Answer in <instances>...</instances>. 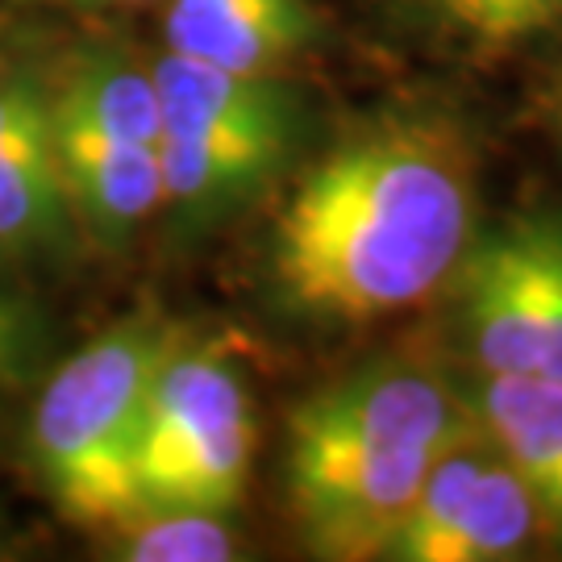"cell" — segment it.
<instances>
[{
	"mask_svg": "<svg viewBox=\"0 0 562 562\" xmlns=\"http://www.w3.org/2000/svg\"><path fill=\"white\" fill-rule=\"evenodd\" d=\"M471 241L475 150L462 125L442 109H380L288 183L267 280L308 325H375L446 288Z\"/></svg>",
	"mask_w": 562,
	"mask_h": 562,
	"instance_id": "6da1fadb",
	"label": "cell"
},
{
	"mask_svg": "<svg viewBox=\"0 0 562 562\" xmlns=\"http://www.w3.org/2000/svg\"><path fill=\"white\" fill-rule=\"evenodd\" d=\"M471 429L459 387L408 359H371L304 396L283 438V496L308 554L383 559L434 462Z\"/></svg>",
	"mask_w": 562,
	"mask_h": 562,
	"instance_id": "7a4b0ae2",
	"label": "cell"
},
{
	"mask_svg": "<svg viewBox=\"0 0 562 562\" xmlns=\"http://www.w3.org/2000/svg\"><path fill=\"white\" fill-rule=\"evenodd\" d=\"M183 325L142 308L101 329L46 380L25 450L63 521L109 533L142 508L138 438L146 401Z\"/></svg>",
	"mask_w": 562,
	"mask_h": 562,
	"instance_id": "3957f363",
	"label": "cell"
},
{
	"mask_svg": "<svg viewBox=\"0 0 562 562\" xmlns=\"http://www.w3.org/2000/svg\"><path fill=\"white\" fill-rule=\"evenodd\" d=\"M162 117V213L209 229L292 162L304 104L283 76H234L171 50L150 55Z\"/></svg>",
	"mask_w": 562,
	"mask_h": 562,
	"instance_id": "277c9868",
	"label": "cell"
},
{
	"mask_svg": "<svg viewBox=\"0 0 562 562\" xmlns=\"http://www.w3.org/2000/svg\"><path fill=\"white\" fill-rule=\"evenodd\" d=\"M63 180L83 246L125 250L162 217V117L150 55L92 38L50 63Z\"/></svg>",
	"mask_w": 562,
	"mask_h": 562,
	"instance_id": "5b68a950",
	"label": "cell"
},
{
	"mask_svg": "<svg viewBox=\"0 0 562 562\" xmlns=\"http://www.w3.org/2000/svg\"><path fill=\"white\" fill-rule=\"evenodd\" d=\"M259 446L255 401L234 359L183 334L155 375L138 438L142 508L229 517L246 496Z\"/></svg>",
	"mask_w": 562,
	"mask_h": 562,
	"instance_id": "8992f818",
	"label": "cell"
},
{
	"mask_svg": "<svg viewBox=\"0 0 562 562\" xmlns=\"http://www.w3.org/2000/svg\"><path fill=\"white\" fill-rule=\"evenodd\" d=\"M450 283L480 375L562 383V222L513 217L475 234Z\"/></svg>",
	"mask_w": 562,
	"mask_h": 562,
	"instance_id": "52a82bcc",
	"label": "cell"
},
{
	"mask_svg": "<svg viewBox=\"0 0 562 562\" xmlns=\"http://www.w3.org/2000/svg\"><path fill=\"white\" fill-rule=\"evenodd\" d=\"M542 529L533 492L475 425L434 462L383 559L501 562L517 559Z\"/></svg>",
	"mask_w": 562,
	"mask_h": 562,
	"instance_id": "ba28073f",
	"label": "cell"
},
{
	"mask_svg": "<svg viewBox=\"0 0 562 562\" xmlns=\"http://www.w3.org/2000/svg\"><path fill=\"white\" fill-rule=\"evenodd\" d=\"M80 241L63 180L50 63L25 42L0 71V259H63Z\"/></svg>",
	"mask_w": 562,
	"mask_h": 562,
	"instance_id": "9c48e42d",
	"label": "cell"
},
{
	"mask_svg": "<svg viewBox=\"0 0 562 562\" xmlns=\"http://www.w3.org/2000/svg\"><path fill=\"white\" fill-rule=\"evenodd\" d=\"M162 50L234 76H283L317 50L313 0H162Z\"/></svg>",
	"mask_w": 562,
	"mask_h": 562,
	"instance_id": "30bf717a",
	"label": "cell"
},
{
	"mask_svg": "<svg viewBox=\"0 0 562 562\" xmlns=\"http://www.w3.org/2000/svg\"><path fill=\"white\" fill-rule=\"evenodd\" d=\"M467 404L492 450L533 492L546 529L562 533V383L480 375V387Z\"/></svg>",
	"mask_w": 562,
	"mask_h": 562,
	"instance_id": "8fae6325",
	"label": "cell"
},
{
	"mask_svg": "<svg viewBox=\"0 0 562 562\" xmlns=\"http://www.w3.org/2000/svg\"><path fill=\"white\" fill-rule=\"evenodd\" d=\"M413 25L471 59L508 55L562 25V0H396Z\"/></svg>",
	"mask_w": 562,
	"mask_h": 562,
	"instance_id": "7c38bea8",
	"label": "cell"
},
{
	"mask_svg": "<svg viewBox=\"0 0 562 562\" xmlns=\"http://www.w3.org/2000/svg\"><path fill=\"white\" fill-rule=\"evenodd\" d=\"M109 554L125 562H225L238 559V538L222 513L196 508H138L101 533Z\"/></svg>",
	"mask_w": 562,
	"mask_h": 562,
	"instance_id": "4fadbf2b",
	"label": "cell"
},
{
	"mask_svg": "<svg viewBox=\"0 0 562 562\" xmlns=\"http://www.w3.org/2000/svg\"><path fill=\"white\" fill-rule=\"evenodd\" d=\"M30 350H34V322L30 308L13 288L0 283V413L13 401L18 383L25 380L30 367Z\"/></svg>",
	"mask_w": 562,
	"mask_h": 562,
	"instance_id": "5bb4252c",
	"label": "cell"
},
{
	"mask_svg": "<svg viewBox=\"0 0 562 562\" xmlns=\"http://www.w3.org/2000/svg\"><path fill=\"white\" fill-rule=\"evenodd\" d=\"M9 4L67 9V13H104V9H142V4H162V0H9Z\"/></svg>",
	"mask_w": 562,
	"mask_h": 562,
	"instance_id": "9a60e30c",
	"label": "cell"
},
{
	"mask_svg": "<svg viewBox=\"0 0 562 562\" xmlns=\"http://www.w3.org/2000/svg\"><path fill=\"white\" fill-rule=\"evenodd\" d=\"M550 113H554V130H559V142H562V67L559 76H554V92H550Z\"/></svg>",
	"mask_w": 562,
	"mask_h": 562,
	"instance_id": "2e32d148",
	"label": "cell"
},
{
	"mask_svg": "<svg viewBox=\"0 0 562 562\" xmlns=\"http://www.w3.org/2000/svg\"><path fill=\"white\" fill-rule=\"evenodd\" d=\"M21 42L13 38V34H9V30H4V25H0V71H4V63L13 59V50H18Z\"/></svg>",
	"mask_w": 562,
	"mask_h": 562,
	"instance_id": "e0dca14e",
	"label": "cell"
}]
</instances>
